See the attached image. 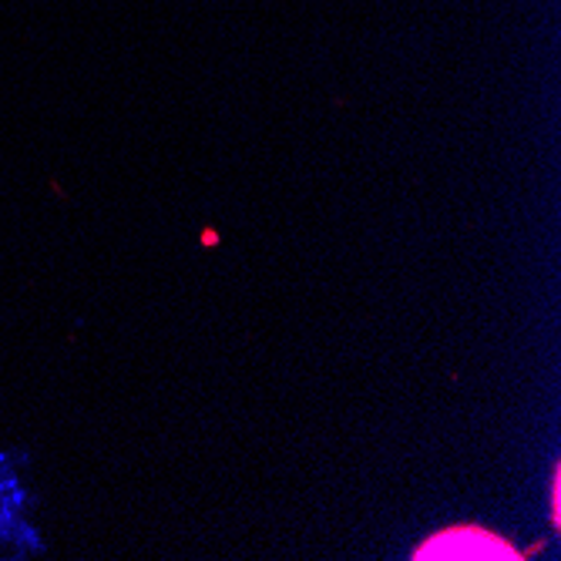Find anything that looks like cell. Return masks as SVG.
Segmentation results:
<instances>
[{
    "label": "cell",
    "mask_w": 561,
    "mask_h": 561,
    "mask_svg": "<svg viewBox=\"0 0 561 561\" xmlns=\"http://www.w3.org/2000/svg\"><path fill=\"white\" fill-rule=\"evenodd\" d=\"M417 561H447V558H501V561H512V558H525L518 554V548L512 541H504L494 531L465 525V528H447L437 538H427L417 551Z\"/></svg>",
    "instance_id": "obj_1"
}]
</instances>
